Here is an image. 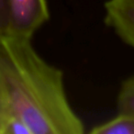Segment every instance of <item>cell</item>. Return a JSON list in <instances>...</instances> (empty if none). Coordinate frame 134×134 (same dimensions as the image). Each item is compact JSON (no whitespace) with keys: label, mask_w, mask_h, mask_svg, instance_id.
<instances>
[{"label":"cell","mask_w":134,"mask_h":134,"mask_svg":"<svg viewBox=\"0 0 134 134\" xmlns=\"http://www.w3.org/2000/svg\"><path fill=\"white\" fill-rule=\"evenodd\" d=\"M8 31V11L7 0H0V34Z\"/></svg>","instance_id":"obj_5"},{"label":"cell","mask_w":134,"mask_h":134,"mask_svg":"<svg viewBox=\"0 0 134 134\" xmlns=\"http://www.w3.org/2000/svg\"><path fill=\"white\" fill-rule=\"evenodd\" d=\"M105 23L134 49V0H108L105 3Z\"/></svg>","instance_id":"obj_2"},{"label":"cell","mask_w":134,"mask_h":134,"mask_svg":"<svg viewBox=\"0 0 134 134\" xmlns=\"http://www.w3.org/2000/svg\"><path fill=\"white\" fill-rule=\"evenodd\" d=\"M93 134H134V115L119 113L117 117L94 127Z\"/></svg>","instance_id":"obj_3"},{"label":"cell","mask_w":134,"mask_h":134,"mask_svg":"<svg viewBox=\"0 0 134 134\" xmlns=\"http://www.w3.org/2000/svg\"><path fill=\"white\" fill-rule=\"evenodd\" d=\"M8 34L32 38L50 19L47 0H7Z\"/></svg>","instance_id":"obj_1"},{"label":"cell","mask_w":134,"mask_h":134,"mask_svg":"<svg viewBox=\"0 0 134 134\" xmlns=\"http://www.w3.org/2000/svg\"><path fill=\"white\" fill-rule=\"evenodd\" d=\"M119 113L134 115V75L122 82L118 96Z\"/></svg>","instance_id":"obj_4"}]
</instances>
